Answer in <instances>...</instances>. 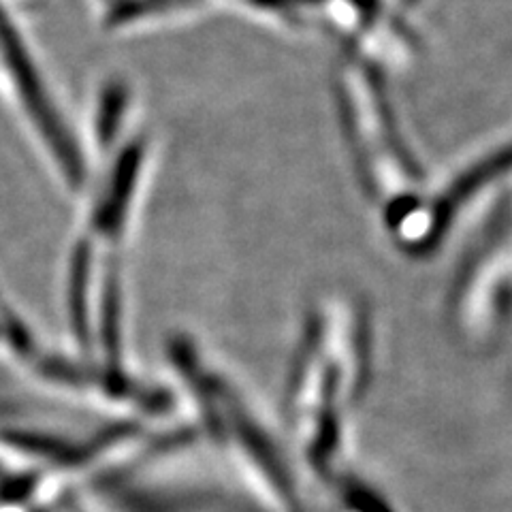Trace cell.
Returning a JSON list of instances; mask_svg holds the SVG:
<instances>
[{
    "label": "cell",
    "mask_w": 512,
    "mask_h": 512,
    "mask_svg": "<svg viewBox=\"0 0 512 512\" xmlns=\"http://www.w3.org/2000/svg\"><path fill=\"white\" fill-rule=\"evenodd\" d=\"M372 325L357 301L327 297L308 312L286 389L288 448L320 493L357 476L352 429L372 374Z\"/></svg>",
    "instance_id": "obj_1"
},
{
    "label": "cell",
    "mask_w": 512,
    "mask_h": 512,
    "mask_svg": "<svg viewBox=\"0 0 512 512\" xmlns=\"http://www.w3.org/2000/svg\"><path fill=\"white\" fill-rule=\"evenodd\" d=\"M203 434L235 474L250 512H306L291 448L276 436L256 399L190 338L167 342Z\"/></svg>",
    "instance_id": "obj_2"
},
{
    "label": "cell",
    "mask_w": 512,
    "mask_h": 512,
    "mask_svg": "<svg viewBox=\"0 0 512 512\" xmlns=\"http://www.w3.org/2000/svg\"><path fill=\"white\" fill-rule=\"evenodd\" d=\"M94 3L101 7V11H103V18H105V15H109L111 11H114V9L122 3V0H94Z\"/></svg>",
    "instance_id": "obj_3"
}]
</instances>
